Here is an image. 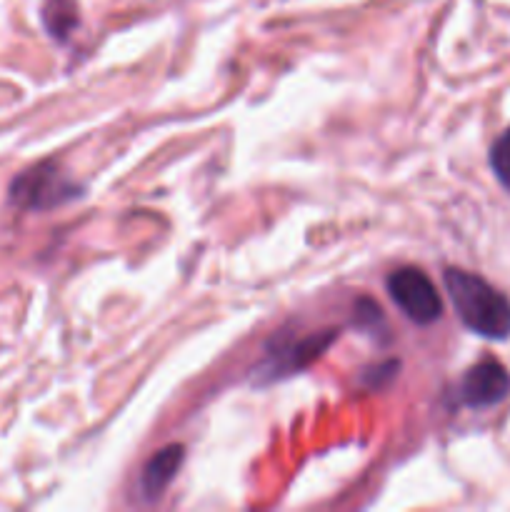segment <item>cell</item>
I'll list each match as a JSON object with an SVG mask.
<instances>
[{
    "label": "cell",
    "mask_w": 510,
    "mask_h": 512,
    "mask_svg": "<svg viewBox=\"0 0 510 512\" xmlns=\"http://www.w3.org/2000/svg\"><path fill=\"white\" fill-rule=\"evenodd\" d=\"M445 288L465 328L488 340L510 338V300L488 280L468 270L448 268Z\"/></svg>",
    "instance_id": "1"
},
{
    "label": "cell",
    "mask_w": 510,
    "mask_h": 512,
    "mask_svg": "<svg viewBox=\"0 0 510 512\" xmlns=\"http://www.w3.org/2000/svg\"><path fill=\"white\" fill-rule=\"evenodd\" d=\"M183 465V445H168L148 460L143 470V490L148 495H158Z\"/></svg>",
    "instance_id": "5"
},
{
    "label": "cell",
    "mask_w": 510,
    "mask_h": 512,
    "mask_svg": "<svg viewBox=\"0 0 510 512\" xmlns=\"http://www.w3.org/2000/svg\"><path fill=\"white\" fill-rule=\"evenodd\" d=\"M75 195H78L75 185L53 163H40L25 170L10 185V200L18 208L28 210L55 208V205L68 203Z\"/></svg>",
    "instance_id": "2"
},
{
    "label": "cell",
    "mask_w": 510,
    "mask_h": 512,
    "mask_svg": "<svg viewBox=\"0 0 510 512\" xmlns=\"http://www.w3.org/2000/svg\"><path fill=\"white\" fill-rule=\"evenodd\" d=\"M510 395V373L498 360H483L465 373L460 383V400L468 408L483 410L503 403Z\"/></svg>",
    "instance_id": "4"
},
{
    "label": "cell",
    "mask_w": 510,
    "mask_h": 512,
    "mask_svg": "<svg viewBox=\"0 0 510 512\" xmlns=\"http://www.w3.org/2000/svg\"><path fill=\"white\" fill-rule=\"evenodd\" d=\"M490 168L505 190H510V128L490 148Z\"/></svg>",
    "instance_id": "6"
},
{
    "label": "cell",
    "mask_w": 510,
    "mask_h": 512,
    "mask_svg": "<svg viewBox=\"0 0 510 512\" xmlns=\"http://www.w3.org/2000/svg\"><path fill=\"white\" fill-rule=\"evenodd\" d=\"M388 293L393 303L403 310L405 318L418 325L435 323L443 313V300L433 280L418 268H400L390 273Z\"/></svg>",
    "instance_id": "3"
}]
</instances>
